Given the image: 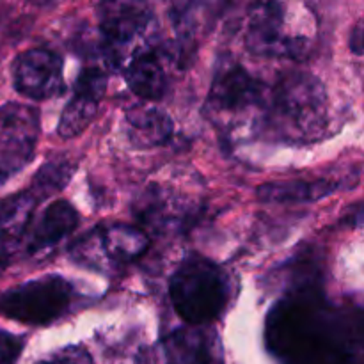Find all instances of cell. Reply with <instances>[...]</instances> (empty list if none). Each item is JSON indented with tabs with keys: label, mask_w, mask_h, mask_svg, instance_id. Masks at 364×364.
Wrapping results in <instances>:
<instances>
[{
	"label": "cell",
	"mask_w": 364,
	"mask_h": 364,
	"mask_svg": "<svg viewBox=\"0 0 364 364\" xmlns=\"http://www.w3.org/2000/svg\"><path fill=\"white\" fill-rule=\"evenodd\" d=\"M267 345L283 364H363L359 311L302 287L283 297L267 316Z\"/></svg>",
	"instance_id": "cell-1"
},
{
	"label": "cell",
	"mask_w": 364,
	"mask_h": 364,
	"mask_svg": "<svg viewBox=\"0 0 364 364\" xmlns=\"http://www.w3.org/2000/svg\"><path fill=\"white\" fill-rule=\"evenodd\" d=\"M322 82L308 71L288 70L267 84L262 134L274 141L315 142L329 127V102Z\"/></svg>",
	"instance_id": "cell-2"
},
{
	"label": "cell",
	"mask_w": 364,
	"mask_h": 364,
	"mask_svg": "<svg viewBox=\"0 0 364 364\" xmlns=\"http://www.w3.org/2000/svg\"><path fill=\"white\" fill-rule=\"evenodd\" d=\"M318 20L301 2H256L249 7L245 45L269 59L304 60L316 46Z\"/></svg>",
	"instance_id": "cell-3"
},
{
	"label": "cell",
	"mask_w": 364,
	"mask_h": 364,
	"mask_svg": "<svg viewBox=\"0 0 364 364\" xmlns=\"http://www.w3.org/2000/svg\"><path fill=\"white\" fill-rule=\"evenodd\" d=\"M267 82L238 63L217 68L206 96L205 112L228 139L259 134Z\"/></svg>",
	"instance_id": "cell-4"
},
{
	"label": "cell",
	"mask_w": 364,
	"mask_h": 364,
	"mask_svg": "<svg viewBox=\"0 0 364 364\" xmlns=\"http://www.w3.org/2000/svg\"><path fill=\"white\" fill-rule=\"evenodd\" d=\"M231 297L230 274L203 256H188L169 279L171 304L187 326L210 327L224 315Z\"/></svg>",
	"instance_id": "cell-5"
},
{
	"label": "cell",
	"mask_w": 364,
	"mask_h": 364,
	"mask_svg": "<svg viewBox=\"0 0 364 364\" xmlns=\"http://www.w3.org/2000/svg\"><path fill=\"white\" fill-rule=\"evenodd\" d=\"M80 294L63 276L38 277L0 294V316L25 326H48L73 309Z\"/></svg>",
	"instance_id": "cell-6"
},
{
	"label": "cell",
	"mask_w": 364,
	"mask_h": 364,
	"mask_svg": "<svg viewBox=\"0 0 364 364\" xmlns=\"http://www.w3.org/2000/svg\"><path fill=\"white\" fill-rule=\"evenodd\" d=\"M149 235L130 224H107L87 231L71 244L70 258L92 272H116L141 258Z\"/></svg>",
	"instance_id": "cell-7"
},
{
	"label": "cell",
	"mask_w": 364,
	"mask_h": 364,
	"mask_svg": "<svg viewBox=\"0 0 364 364\" xmlns=\"http://www.w3.org/2000/svg\"><path fill=\"white\" fill-rule=\"evenodd\" d=\"M96 11L103 60L107 68L119 70L151 27L153 11L142 2H105Z\"/></svg>",
	"instance_id": "cell-8"
},
{
	"label": "cell",
	"mask_w": 364,
	"mask_h": 364,
	"mask_svg": "<svg viewBox=\"0 0 364 364\" xmlns=\"http://www.w3.org/2000/svg\"><path fill=\"white\" fill-rule=\"evenodd\" d=\"M39 134V110L36 107L18 102L0 107V185L34 160Z\"/></svg>",
	"instance_id": "cell-9"
},
{
	"label": "cell",
	"mask_w": 364,
	"mask_h": 364,
	"mask_svg": "<svg viewBox=\"0 0 364 364\" xmlns=\"http://www.w3.org/2000/svg\"><path fill=\"white\" fill-rule=\"evenodd\" d=\"M183 55L173 41L144 43L128 55L123 64V77L134 95L144 102H160L171 84V68H180Z\"/></svg>",
	"instance_id": "cell-10"
},
{
	"label": "cell",
	"mask_w": 364,
	"mask_h": 364,
	"mask_svg": "<svg viewBox=\"0 0 364 364\" xmlns=\"http://www.w3.org/2000/svg\"><path fill=\"white\" fill-rule=\"evenodd\" d=\"M137 364H223V348L213 329L187 326L146 348Z\"/></svg>",
	"instance_id": "cell-11"
},
{
	"label": "cell",
	"mask_w": 364,
	"mask_h": 364,
	"mask_svg": "<svg viewBox=\"0 0 364 364\" xmlns=\"http://www.w3.org/2000/svg\"><path fill=\"white\" fill-rule=\"evenodd\" d=\"M13 85L23 98L46 102L66 91L63 57L50 48H31L14 59Z\"/></svg>",
	"instance_id": "cell-12"
},
{
	"label": "cell",
	"mask_w": 364,
	"mask_h": 364,
	"mask_svg": "<svg viewBox=\"0 0 364 364\" xmlns=\"http://www.w3.org/2000/svg\"><path fill=\"white\" fill-rule=\"evenodd\" d=\"M199 206L194 199L178 194L166 185H149L137 201L135 217L156 235L180 233L192 224Z\"/></svg>",
	"instance_id": "cell-13"
},
{
	"label": "cell",
	"mask_w": 364,
	"mask_h": 364,
	"mask_svg": "<svg viewBox=\"0 0 364 364\" xmlns=\"http://www.w3.org/2000/svg\"><path fill=\"white\" fill-rule=\"evenodd\" d=\"M46 196L31 183L27 191L0 199V276L23 249V238L34 212Z\"/></svg>",
	"instance_id": "cell-14"
},
{
	"label": "cell",
	"mask_w": 364,
	"mask_h": 364,
	"mask_svg": "<svg viewBox=\"0 0 364 364\" xmlns=\"http://www.w3.org/2000/svg\"><path fill=\"white\" fill-rule=\"evenodd\" d=\"M109 71L100 66L84 68L75 82L73 95L66 103L57 124V134L63 139L80 135L95 119L102 98L107 91Z\"/></svg>",
	"instance_id": "cell-15"
},
{
	"label": "cell",
	"mask_w": 364,
	"mask_h": 364,
	"mask_svg": "<svg viewBox=\"0 0 364 364\" xmlns=\"http://www.w3.org/2000/svg\"><path fill=\"white\" fill-rule=\"evenodd\" d=\"M78 226V212L71 203L64 199L50 203L45 210L32 219L23 238L21 255L38 258L46 255L70 237Z\"/></svg>",
	"instance_id": "cell-16"
},
{
	"label": "cell",
	"mask_w": 364,
	"mask_h": 364,
	"mask_svg": "<svg viewBox=\"0 0 364 364\" xmlns=\"http://www.w3.org/2000/svg\"><path fill=\"white\" fill-rule=\"evenodd\" d=\"M128 137L139 148L162 146L173 137L174 123L169 114L151 105L134 107L127 112Z\"/></svg>",
	"instance_id": "cell-17"
},
{
	"label": "cell",
	"mask_w": 364,
	"mask_h": 364,
	"mask_svg": "<svg viewBox=\"0 0 364 364\" xmlns=\"http://www.w3.org/2000/svg\"><path fill=\"white\" fill-rule=\"evenodd\" d=\"M338 180H294L267 183L258 188V198L267 203L318 201L340 188Z\"/></svg>",
	"instance_id": "cell-18"
},
{
	"label": "cell",
	"mask_w": 364,
	"mask_h": 364,
	"mask_svg": "<svg viewBox=\"0 0 364 364\" xmlns=\"http://www.w3.org/2000/svg\"><path fill=\"white\" fill-rule=\"evenodd\" d=\"M36 364H95V361L82 345H70V347H64L46 355L45 359Z\"/></svg>",
	"instance_id": "cell-19"
},
{
	"label": "cell",
	"mask_w": 364,
	"mask_h": 364,
	"mask_svg": "<svg viewBox=\"0 0 364 364\" xmlns=\"http://www.w3.org/2000/svg\"><path fill=\"white\" fill-rule=\"evenodd\" d=\"M23 345V338L0 329V364L16 363Z\"/></svg>",
	"instance_id": "cell-20"
},
{
	"label": "cell",
	"mask_w": 364,
	"mask_h": 364,
	"mask_svg": "<svg viewBox=\"0 0 364 364\" xmlns=\"http://www.w3.org/2000/svg\"><path fill=\"white\" fill-rule=\"evenodd\" d=\"M354 41H352V46H354V52L355 53H361L363 48H361V43H363V23L359 21L358 25H355L354 28Z\"/></svg>",
	"instance_id": "cell-21"
}]
</instances>
